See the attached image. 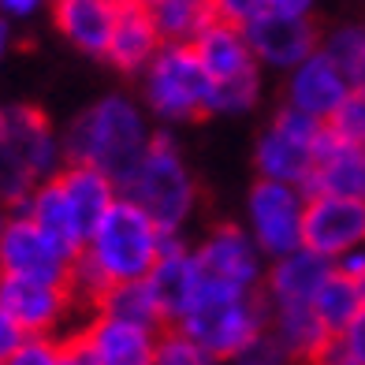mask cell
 Wrapping results in <instances>:
<instances>
[{
  "label": "cell",
  "mask_w": 365,
  "mask_h": 365,
  "mask_svg": "<svg viewBox=\"0 0 365 365\" xmlns=\"http://www.w3.org/2000/svg\"><path fill=\"white\" fill-rule=\"evenodd\" d=\"M60 142L68 164L101 168L120 187V179L135 168L145 145L153 142V123L142 101L127 93H105L60 130Z\"/></svg>",
  "instance_id": "6da1fadb"
},
{
  "label": "cell",
  "mask_w": 365,
  "mask_h": 365,
  "mask_svg": "<svg viewBox=\"0 0 365 365\" xmlns=\"http://www.w3.org/2000/svg\"><path fill=\"white\" fill-rule=\"evenodd\" d=\"M63 164L60 130L38 105H0V205L19 209Z\"/></svg>",
  "instance_id": "7a4b0ae2"
},
{
  "label": "cell",
  "mask_w": 365,
  "mask_h": 365,
  "mask_svg": "<svg viewBox=\"0 0 365 365\" xmlns=\"http://www.w3.org/2000/svg\"><path fill=\"white\" fill-rule=\"evenodd\" d=\"M120 197L135 202L168 235H182L197 212V179L172 130H153L138 164L120 179Z\"/></svg>",
  "instance_id": "3957f363"
},
{
  "label": "cell",
  "mask_w": 365,
  "mask_h": 365,
  "mask_svg": "<svg viewBox=\"0 0 365 365\" xmlns=\"http://www.w3.org/2000/svg\"><path fill=\"white\" fill-rule=\"evenodd\" d=\"M172 328L187 331L217 365L239 361L269 331V302L261 291H224L202 284L190 309Z\"/></svg>",
  "instance_id": "277c9868"
},
{
  "label": "cell",
  "mask_w": 365,
  "mask_h": 365,
  "mask_svg": "<svg viewBox=\"0 0 365 365\" xmlns=\"http://www.w3.org/2000/svg\"><path fill=\"white\" fill-rule=\"evenodd\" d=\"M164 235H168V231H160L135 202L115 197V205L97 220L90 239L82 242L78 261L86 264L105 287L145 279L149 269L157 264L160 250H164Z\"/></svg>",
  "instance_id": "5b68a950"
},
{
  "label": "cell",
  "mask_w": 365,
  "mask_h": 365,
  "mask_svg": "<svg viewBox=\"0 0 365 365\" xmlns=\"http://www.w3.org/2000/svg\"><path fill=\"white\" fill-rule=\"evenodd\" d=\"M142 78V105L149 120L182 127L212 115V78L205 75L194 45H160Z\"/></svg>",
  "instance_id": "8992f818"
},
{
  "label": "cell",
  "mask_w": 365,
  "mask_h": 365,
  "mask_svg": "<svg viewBox=\"0 0 365 365\" xmlns=\"http://www.w3.org/2000/svg\"><path fill=\"white\" fill-rule=\"evenodd\" d=\"M321 135H324L321 120L279 105L272 123L264 127L257 135V142H254V172H257V179L291 182V187L306 190L309 175H313V157H317Z\"/></svg>",
  "instance_id": "52a82bcc"
},
{
  "label": "cell",
  "mask_w": 365,
  "mask_h": 365,
  "mask_svg": "<svg viewBox=\"0 0 365 365\" xmlns=\"http://www.w3.org/2000/svg\"><path fill=\"white\" fill-rule=\"evenodd\" d=\"M302 224H306V190L291 182L254 179L246 190V231L257 242V250L276 261L302 246Z\"/></svg>",
  "instance_id": "ba28073f"
},
{
  "label": "cell",
  "mask_w": 365,
  "mask_h": 365,
  "mask_svg": "<svg viewBox=\"0 0 365 365\" xmlns=\"http://www.w3.org/2000/svg\"><path fill=\"white\" fill-rule=\"evenodd\" d=\"M75 257V250H68L60 239H53L19 209H11L0 224V276L71 284Z\"/></svg>",
  "instance_id": "9c48e42d"
},
{
  "label": "cell",
  "mask_w": 365,
  "mask_h": 365,
  "mask_svg": "<svg viewBox=\"0 0 365 365\" xmlns=\"http://www.w3.org/2000/svg\"><path fill=\"white\" fill-rule=\"evenodd\" d=\"M0 306L11 313L26 336H63L68 339L86 317L71 284H45V279L0 276Z\"/></svg>",
  "instance_id": "30bf717a"
},
{
  "label": "cell",
  "mask_w": 365,
  "mask_h": 365,
  "mask_svg": "<svg viewBox=\"0 0 365 365\" xmlns=\"http://www.w3.org/2000/svg\"><path fill=\"white\" fill-rule=\"evenodd\" d=\"M194 257L202 269V284L224 291H261L269 257L257 250L242 224H217L194 242Z\"/></svg>",
  "instance_id": "8fae6325"
},
{
  "label": "cell",
  "mask_w": 365,
  "mask_h": 365,
  "mask_svg": "<svg viewBox=\"0 0 365 365\" xmlns=\"http://www.w3.org/2000/svg\"><path fill=\"white\" fill-rule=\"evenodd\" d=\"M164 328H145L135 321L112 317V313L90 309L71 331V343L90 365H149Z\"/></svg>",
  "instance_id": "7c38bea8"
},
{
  "label": "cell",
  "mask_w": 365,
  "mask_h": 365,
  "mask_svg": "<svg viewBox=\"0 0 365 365\" xmlns=\"http://www.w3.org/2000/svg\"><path fill=\"white\" fill-rule=\"evenodd\" d=\"M302 246L328 261H339L343 254L365 246V202L336 194H306Z\"/></svg>",
  "instance_id": "4fadbf2b"
},
{
  "label": "cell",
  "mask_w": 365,
  "mask_h": 365,
  "mask_svg": "<svg viewBox=\"0 0 365 365\" xmlns=\"http://www.w3.org/2000/svg\"><path fill=\"white\" fill-rule=\"evenodd\" d=\"M246 41H250L254 56L261 63V71H291L306 56H313L321 48V30L309 15H279L264 11L257 23L246 26Z\"/></svg>",
  "instance_id": "5bb4252c"
},
{
  "label": "cell",
  "mask_w": 365,
  "mask_h": 365,
  "mask_svg": "<svg viewBox=\"0 0 365 365\" xmlns=\"http://www.w3.org/2000/svg\"><path fill=\"white\" fill-rule=\"evenodd\" d=\"M351 78L346 71L331 60L324 48H317L313 56H306L298 68L287 71V82H284V105L294 108V112H306L313 120L328 123L336 108L346 101L351 93Z\"/></svg>",
  "instance_id": "9a60e30c"
},
{
  "label": "cell",
  "mask_w": 365,
  "mask_h": 365,
  "mask_svg": "<svg viewBox=\"0 0 365 365\" xmlns=\"http://www.w3.org/2000/svg\"><path fill=\"white\" fill-rule=\"evenodd\" d=\"M145 284L164 313V324L172 328L190 309L197 287H202V269H197L194 246L187 242V235H164V250H160L157 264L149 269Z\"/></svg>",
  "instance_id": "2e32d148"
},
{
  "label": "cell",
  "mask_w": 365,
  "mask_h": 365,
  "mask_svg": "<svg viewBox=\"0 0 365 365\" xmlns=\"http://www.w3.org/2000/svg\"><path fill=\"white\" fill-rule=\"evenodd\" d=\"M331 272H336V261L321 257L309 246H298V250L269 261L261 294L269 306H313V298L321 294Z\"/></svg>",
  "instance_id": "e0dca14e"
},
{
  "label": "cell",
  "mask_w": 365,
  "mask_h": 365,
  "mask_svg": "<svg viewBox=\"0 0 365 365\" xmlns=\"http://www.w3.org/2000/svg\"><path fill=\"white\" fill-rule=\"evenodd\" d=\"M48 11H53V26L71 48H78L82 56L105 60L120 0H53Z\"/></svg>",
  "instance_id": "ac0fdd59"
},
{
  "label": "cell",
  "mask_w": 365,
  "mask_h": 365,
  "mask_svg": "<svg viewBox=\"0 0 365 365\" xmlns=\"http://www.w3.org/2000/svg\"><path fill=\"white\" fill-rule=\"evenodd\" d=\"M306 194H336V197L365 202V153H361V145L343 142L339 135H331L324 127Z\"/></svg>",
  "instance_id": "d6986e66"
},
{
  "label": "cell",
  "mask_w": 365,
  "mask_h": 365,
  "mask_svg": "<svg viewBox=\"0 0 365 365\" xmlns=\"http://www.w3.org/2000/svg\"><path fill=\"white\" fill-rule=\"evenodd\" d=\"M194 53L202 60L205 75L212 78V86H227V82H242V78L261 75V63L254 56L250 41H246V30L220 23V19L194 41Z\"/></svg>",
  "instance_id": "ffe728a7"
},
{
  "label": "cell",
  "mask_w": 365,
  "mask_h": 365,
  "mask_svg": "<svg viewBox=\"0 0 365 365\" xmlns=\"http://www.w3.org/2000/svg\"><path fill=\"white\" fill-rule=\"evenodd\" d=\"M160 34L153 19H149V8L120 0V11H115V26H112V41L105 63H112L120 75H142L149 68V60L160 53Z\"/></svg>",
  "instance_id": "44dd1931"
},
{
  "label": "cell",
  "mask_w": 365,
  "mask_h": 365,
  "mask_svg": "<svg viewBox=\"0 0 365 365\" xmlns=\"http://www.w3.org/2000/svg\"><path fill=\"white\" fill-rule=\"evenodd\" d=\"M56 187H60L63 202H68V209H71L82 239H90L97 220H101L115 205V197H120L115 179L105 175L101 168H90V164H63V168L56 172Z\"/></svg>",
  "instance_id": "7402d4cb"
},
{
  "label": "cell",
  "mask_w": 365,
  "mask_h": 365,
  "mask_svg": "<svg viewBox=\"0 0 365 365\" xmlns=\"http://www.w3.org/2000/svg\"><path fill=\"white\" fill-rule=\"evenodd\" d=\"M269 331L294 358V365H309L331 339L313 306H269Z\"/></svg>",
  "instance_id": "603a6c76"
},
{
  "label": "cell",
  "mask_w": 365,
  "mask_h": 365,
  "mask_svg": "<svg viewBox=\"0 0 365 365\" xmlns=\"http://www.w3.org/2000/svg\"><path fill=\"white\" fill-rule=\"evenodd\" d=\"M149 19L164 45H194L217 23V11H212V0H153Z\"/></svg>",
  "instance_id": "cb8c5ba5"
},
{
  "label": "cell",
  "mask_w": 365,
  "mask_h": 365,
  "mask_svg": "<svg viewBox=\"0 0 365 365\" xmlns=\"http://www.w3.org/2000/svg\"><path fill=\"white\" fill-rule=\"evenodd\" d=\"M93 309L112 313V317H123V321H135V324H145V328H168V324H164V313H160V306H157V298H153V291H149L145 279L112 284Z\"/></svg>",
  "instance_id": "d4e9b609"
},
{
  "label": "cell",
  "mask_w": 365,
  "mask_h": 365,
  "mask_svg": "<svg viewBox=\"0 0 365 365\" xmlns=\"http://www.w3.org/2000/svg\"><path fill=\"white\" fill-rule=\"evenodd\" d=\"M365 302H361V294H358V287H354V279H346V276H339V272H331V279L321 287V294L313 298V309H317V317H321V324L336 336L339 328H346L354 321V313L361 309Z\"/></svg>",
  "instance_id": "484cf974"
},
{
  "label": "cell",
  "mask_w": 365,
  "mask_h": 365,
  "mask_svg": "<svg viewBox=\"0 0 365 365\" xmlns=\"http://www.w3.org/2000/svg\"><path fill=\"white\" fill-rule=\"evenodd\" d=\"M321 48L339 63L351 78V86L365 93V26L361 23H351V26H339L321 41Z\"/></svg>",
  "instance_id": "4316f807"
},
{
  "label": "cell",
  "mask_w": 365,
  "mask_h": 365,
  "mask_svg": "<svg viewBox=\"0 0 365 365\" xmlns=\"http://www.w3.org/2000/svg\"><path fill=\"white\" fill-rule=\"evenodd\" d=\"M309 365H365V306L354 313V321L339 328L324 343V351Z\"/></svg>",
  "instance_id": "83f0119b"
},
{
  "label": "cell",
  "mask_w": 365,
  "mask_h": 365,
  "mask_svg": "<svg viewBox=\"0 0 365 365\" xmlns=\"http://www.w3.org/2000/svg\"><path fill=\"white\" fill-rule=\"evenodd\" d=\"M149 365H217L202 346H197L187 331L179 328H164L160 339H157V351H153V361Z\"/></svg>",
  "instance_id": "f1b7e54d"
},
{
  "label": "cell",
  "mask_w": 365,
  "mask_h": 365,
  "mask_svg": "<svg viewBox=\"0 0 365 365\" xmlns=\"http://www.w3.org/2000/svg\"><path fill=\"white\" fill-rule=\"evenodd\" d=\"M331 135H339L343 142L351 145H365V93L361 90H351L346 101L336 108V115L324 123Z\"/></svg>",
  "instance_id": "f546056e"
},
{
  "label": "cell",
  "mask_w": 365,
  "mask_h": 365,
  "mask_svg": "<svg viewBox=\"0 0 365 365\" xmlns=\"http://www.w3.org/2000/svg\"><path fill=\"white\" fill-rule=\"evenodd\" d=\"M63 343H68L63 336H26L4 365H60Z\"/></svg>",
  "instance_id": "4dcf8cb0"
},
{
  "label": "cell",
  "mask_w": 365,
  "mask_h": 365,
  "mask_svg": "<svg viewBox=\"0 0 365 365\" xmlns=\"http://www.w3.org/2000/svg\"><path fill=\"white\" fill-rule=\"evenodd\" d=\"M212 11H217L220 23H231V26L246 30L269 11V0H212Z\"/></svg>",
  "instance_id": "1f68e13d"
},
{
  "label": "cell",
  "mask_w": 365,
  "mask_h": 365,
  "mask_svg": "<svg viewBox=\"0 0 365 365\" xmlns=\"http://www.w3.org/2000/svg\"><path fill=\"white\" fill-rule=\"evenodd\" d=\"M246 358H250L254 365H294V358L279 346V339L272 336V331H264V336L257 339V346Z\"/></svg>",
  "instance_id": "d6a6232c"
},
{
  "label": "cell",
  "mask_w": 365,
  "mask_h": 365,
  "mask_svg": "<svg viewBox=\"0 0 365 365\" xmlns=\"http://www.w3.org/2000/svg\"><path fill=\"white\" fill-rule=\"evenodd\" d=\"M23 339H26V331L11 321V313H8L4 306H0V365H4L15 351H19Z\"/></svg>",
  "instance_id": "836d02e7"
},
{
  "label": "cell",
  "mask_w": 365,
  "mask_h": 365,
  "mask_svg": "<svg viewBox=\"0 0 365 365\" xmlns=\"http://www.w3.org/2000/svg\"><path fill=\"white\" fill-rule=\"evenodd\" d=\"M45 4H53V0H0V19L4 23H26V19H34Z\"/></svg>",
  "instance_id": "e575fe53"
},
{
  "label": "cell",
  "mask_w": 365,
  "mask_h": 365,
  "mask_svg": "<svg viewBox=\"0 0 365 365\" xmlns=\"http://www.w3.org/2000/svg\"><path fill=\"white\" fill-rule=\"evenodd\" d=\"M336 272L346 276V279H361L365 276V246H358V250H351V254H343L336 261Z\"/></svg>",
  "instance_id": "d590c367"
},
{
  "label": "cell",
  "mask_w": 365,
  "mask_h": 365,
  "mask_svg": "<svg viewBox=\"0 0 365 365\" xmlns=\"http://www.w3.org/2000/svg\"><path fill=\"white\" fill-rule=\"evenodd\" d=\"M269 11H279V15H309L313 11V0H269Z\"/></svg>",
  "instance_id": "8d00e7d4"
},
{
  "label": "cell",
  "mask_w": 365,
  "mask_h": 365,
  "mask_svg": "<svg viewBox=\"0 0 365 365\" xmlns=\"http://www.w3.org/2000/svg\"><path fill=\"white\" fill-rule=\"evenodd\" d=\"M60 365H90V361L82 358V351H78V346L68 339V343H63V358H60Z\"/></svg>",
  "instance_id": "74e56055"
},
{
  "label": "cell",
  "mask_w": 365,
  "mask_h": 365,
  "mask_svg": "<svg viewBox=\"0 0 365 365\" xmlns=\"http://www.w3.org/2000/svg\"><path fill=\"white\" fill-rule=\"evenodd\" d=\"M8 48H11V23L0 19V68H4V56H8Z\"/></svg>",
  "instance_id": "f35d334b"
},
{
  "label": "cell",
  "mask_w": 365,
  "mask_h": 365,
  "mask_svg": "<svg viewBox=\"0 0 365 365\" xmlns=\"http://www.w3.org/2000/svg\"><path fill=\"white\" fill-rule=\"evenodd\" d=\"M354 287H358V294H361V302H365V276H361V279H354Z\"/></svg>",
  "instance_id": "ab89813d"
},
{
  "label": "cell",
  "mask_w": 365,
  "mask_h": 365,
  "mask_svg": "<svg viewBox=\"0 0 365 365\" xmlns=\"http://www.w3.org/2000/svg\"><path fill=\"white\" fill-rule=\"evenodd\" d=\"M224 365H254L250 358H239V361H224Z\"/></svg>",
  "instance_id": "60d3db41"
},
{
  "label": "cell",
  "mask_w": 365,
  "mask_h": 365,
  "mask_svg": "<svg viewBox=\"0 0 365 365\" xmlns=\"http://www.w3.org/2000/svg\"><path fill=\"white\" fill-rule=\"evenodd\" d=\"M130 4H142V8H149V4H153V0H130Z\"/></svg>",
  "instance_id": "b9f144b4"
},
{
  "label": "cell",
  "mask_w": 365,
  "mask_h": 365,
  "mask_svg": "<svg viewBox=\"0 0 365 365\" xmlns=\"http://www.w3.org/2000/svg\"><path fill=\"white\" fill-rule=\"evenodd\" d=\"M4 217H8V209H4V205H0V224H4Z\"/></svg>",
  "instance_id": "7bdbcfd3"
},
{
  "label": "cell",
  "mask_w": 365,
  "mask_h": 365,
  "mask_svg": "<svg viewBox=\"0 0 365 365\" xmlns=\"http://www.w3.org/2000/svg\"><path fill=\"white\" fill-rule=\"evenodd\" d=\"M361 153H365V145H361Z\"/></svg>",
  "instance_id": "ee69618b"
}]
</instances>
